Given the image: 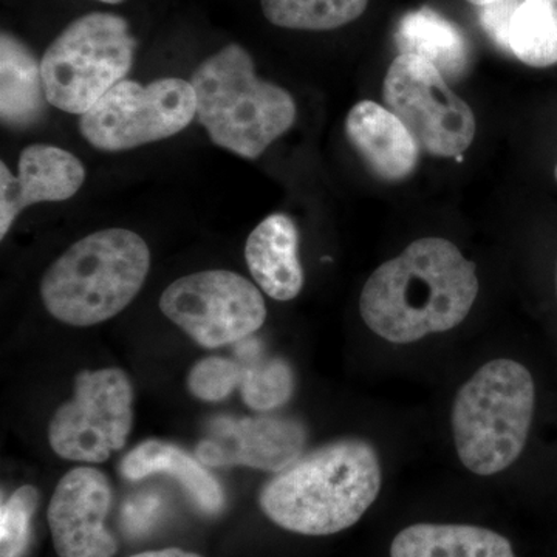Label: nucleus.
Segmentation results:
<instances>
[{
	"label": "nucleus",
	"instance_id": "obj_9",
	"mask_svg": "<svg viewBox=\"0 0 557 557\" xmlns=\"http://www.w3.org/2000/svg\"><path fill=\"white\" fill-rule=\"evenodd\" d=\"M384 101L418 145L435 157H458L472 145L475 116L445 76L416 54H399L384 78Z\"/></svg>",
	"mask_w": 557,
	"mask_h": 557
},
{
	"label": "nucleus",
	"instance_id": "obj_19",
	"mask_svg": "<svg viewBox=\"0 0 557 557\" xmlns=\"http://www.w3.org/2000/svg\"><path fill=\"white\" fill-rule=\"evenodd\" d=\"M395 40L401 51L399 54L423 58L448 78H460L471 60V49L463 32L432 9L406 14L399 22Z\"/></svg>",
	"mask_w": 557,
	"mask_h": 557
},
{
	"label": "nucleus",
	"instance_id": "obj_18",
	"mask_svg": "<svg viewBox=\"0 0 557 557\" xmlns=\"http://www.w3.org/2000/svg\"><path fill=\"white\" fill-rule=\"evenodd\" d=\"M391 557H516L507 537L456 523H416L399 531Z\"/></svg>",
	"mask_w": 557,
	"mask_h": 557
},
{
	"label": "nucleus",
	"instance_id": "obj_21",
	"mask_svg": "<svg viewBox=\"0 0 557 557\" xmlns=\"http://www.w3.org/2000/svg\"><path fill=\"white\" fill-rule=\"evenodd\" d=\"M509 51L534 69L557 64V0H522L509 28Z\"/></svg>",
	"mask_w": 557,
	"mask_h": 557
},
{
	"label": "nucleus",
	"instance_id": "obj_24",
	"mask_svg": "<svg viewBox=\"0 0 557 557\" xmlns=\"http://www.w3.org/2000/svg\"><path fill=\"white\" fill-rule=\"evenodd\" d=\"M240 372L237 359L219 357L201 359L189 372L190 394L201 401H223L240 387Z\"/></svg>",
	"mask_w": 557,
	"mask_h": 557
},
{
	"label": "nucleus",
	"instance_id": "obj_17",
	"mask_svg": "<svg viewBox=\"0 0 557 557\" xmlns=\"http://www.w3.org/2000/svg\"><path fill=\"white\" fill-rule=\"evenodd\" d=\"M42 70L20 38L0 36V116L14 131L30 129L47 112Z\"/></svg>",
	"mask_w": 557,
	"mask_h": 557
},
{
	"label": "nucleus",
	"instance_id": "obj_22",
	"mask_svg": "<svg viewBox=\"0 0 557 557\" xmlns=\"http://www.w3.org/2000/svg\"><path fill=\"white\" fill-rule=\"evenodd\" d=\"M271 24L289 30L329 32L357 21L369 0H260Z\"/></svg>",
	"mask_w": 557,
	"mask_h": 557
},
{
	"label": "nucleus",
	"instance_id": "obj_25",
	"mask_svg": "<svg viewBox=\"0 0 557 557\" xmlns=\"http://www.w3.org/2000/svg\"><path fill=\"white\" fill-rule=\"evenodd\" d=\"M163 502L157 494H137L123 507V525L127 533L138 536L159 522Z\"/></svg>",
	"mask_w": 557,
	"mask_h": 557
},
{
	"label": "nucleus",
	"instance_id": "obj_23",
	"mask_svg": "<svg viewBox=\"0 0 557 557\" xmlns=\"http://www.w3.org/2000/svg\"><path fill=\"white\" fill-rule=\"evenodd\" d=\"M39 505L35 486L17 487L0 509V557H22L30 547L32 520Z\"/></svg>",
	"mask_w": 557,
	"mask_h": 557
},
{
	"label": "nucleus",
	"instance_id": "obj_2",
	"mask_svg": "<svg viewBox=\"0 0 557 557\" xmlns=\"http://www.w3.org/2000/svg\"><path fill=\"white\" fill-rule=\"evenodd\" d=\"M383 471L372 443L341 438L300 456L260 491L263 515L306 536H329L354 527L381 491Z\"/></svg>",
	"mask_w": 557,
	"mask_h": 557
},
{
	"label": "nucleus",
	"instance_id": "obj_11",
	"mask_svg": "<svg viewBox=\"0 0 557 557\" xmlns=\"http://www.w3.org/2000/svg\"><path fill=\"white\" fill-rule=\"evenodd\" d=\"M306 443V426L295 418L218 417L197 445L196 457L211 468L242 465L277 474L302 456Z\"/></svg>",
	"mask_w": 557,
	"mask_h": 557
},
{
	"label": "nucleus",
	"instance_id": "obj_30",
	"mask_svg": "<svg viewBox=\"0 0 557 557\" xmlns=\"http://www.w3.org/2000/svg\"><path fill=\"white\" fill-rule=\"evenodd\" d=\"M555 178H556V182H557V164H556V170H555Z\"/></svg>",
	"mask_w": 557,
	"mask_h": 557
},
{
	"label": "nucleus",
	"instance_id": "obj_1",
	"mask_svg": "<svg viewBox=\"0 0 557 557\" xmlns=\"http://www.w3.org/2000/svg\"><path fill=\"white\" fill-rule=\"evenodd\" d=\"M478 295L474 263L453 242L423 237L373 271L362 288L359 311L380 338L412 344L456 329Z\"/></svg>",
	"mask_w": 557,
	"mask_h": 557
},
{
	"label": "nucleus",
	"instance_id": "obj_29",
	"mask_svg": "<svg viewBox=\"0 0 557 557\" xmlns=\"http://www.w3.org/2000/svg\"><path fill=\"white\" fill-rule=\"evenodd\" d=\"M100 2L110 3V5H119V3L124 2V0H100Z\"/></svg>",
	"mask_w": 557,
	"mask_h": 557
},
{
	"label": "nucleus",
	"instance_id": "obj_20",
	"mask_svg": "<svg viewBox=\"0 0 557 557\" xmlns=\"http://www.w3.org/2000/svg\"><path fill=\"white\" fill-rule=\"evenodd\" d=\"M234 346L242 369L239 388L245 405L259 412L287 405L295 391L292 366L285 359L267 357L262 344L252 335Z\"/></svg>",
	"mask_w": 557,
	"mask_h": 557
},
{
	"label": "nucleus",
	"instance_id": "obj_7",
	"mask_svg": "<svg viewBox=\"0 0 557 557\" xmlns=\"http://www.w3.org/2000/svg\"><path fill=\"white\" fill-rule=\"evenodd\" d=\"M196 115L188 81L161 78L141 86L124 79L81 115L79 132L95 149L120 152L174 137Z\"/></svg>",
	"mask_w": 557,
	"mask_h": 557
},
{
	"label": "nucleus",
	"instance_id": "obj_6",
	"mask_svg": "<svg viewBox=\"0 0 557 557\" xmlns=\"http://www.w3.org/2000/svg\"><path fill=\"white\" fill-rule=\"evenodd\" d=\"M137 40L129 24L113 13L78 17L50 44L40 61L49 104L84 115L134 64Z\"/></svg>",
	"mask_w": 557,
	"mask_h": 557
},
{
	"label": "nucleus",
	"instance_id": "obj_8",
	"mask_svg": "<svg viewBox=\"0 0 557 557\" xmlns=\"http://www.w3.org/2000/svg\"><path fill=\"white\" fill-rule=\"evenodd\" d=\"M160 310L207 348L239 343L255 335L267 319L258 287L226 270L200 271L172 282L161 295Z\"/></svg>",
	"mask_w": 557,
	"mask_h": 557
},
{
	"label": "nucleus",
	"instance_id": "obj_4",
	"mask_svg": "<svg viewBox=\"0 0 557 557\" xmlns=\"http://www.w3.org/2000/svg\"><path fill=\"white\" fill-rule=\"evenodd\" d=\"M197 119L219 148L256 160L295 124L296 102L276 84L256 75L251 54L223 47L190 76Z\"/></svg>",
	"mask_w": 557,
	"mask_h": 557
},
{
	"label": "nucleus",
	"instance_id": "obj_13",
	"mask_svg": "<svg viewBox=\"0 0 557 557\" xmlns=\"http://www.w3.org/2000/svg\"><path fill=\"white\" fill-rule=\"evenodd\" d=\"M20 175L14 177L0 163V239H5L14 220L25 208L75 196L86 180L78 157L50 145L28 146L21 152Z\"/></svg>",
	"mask_w": 557,
	"mask_h": 557
},
{
	"label": "nucleus",
	"instance_id": "obj_14",
	"mask_svg": "<svg viewBox=\"0 0 557 557\" xmlns=\"http://www.w3.org/2000/svg\"><path fill=\"white\" fill-rule=\"evenodd\" d=\"M348 141L369 170L386 182H401L416 170L420 145L391 110L373 101L358 102L346 120Z\"/></svg>",
	"mask_w": 557,
	"mask_h": 557
},
{
	"label": "nucleus",
	"instance_id": "obj_12",
	"mask_svg": "<svg viewBox=\"0 0 557 557\" xmlns=\"http://www.w3.org/2000/svg\"><path fill=\"white\" fill-rule=\"evenodd\" d=\"M112 486L95 468H76L58 483L47 520L60 557H112L119 549L106 528Z\"/></svg>",
	"mask_w": 557,
	"mask_h": 557
},
{
	"label": "nucleus",
	"instance_id": "obj_10",
	"mask_svg": "<svg viewBox=\"0 0 557 557\" xmlns=\"http://www.w3.org/2000/svg\"><path fill=\"white\" fill-rule=\"evenodd\" d=\"M132 403L134 388L123 370H84L76 376L73 398L51 418V449L65 460L102 463L126 445Z\"/></svg>",
	"mask_w": 557,
	"mask_h": 557
},
{
	"label": "nucleus",
	"instance_id": "obj_27",
	"mask_svg": "<svg viewBox=\"0 0 557 557\" xmlns=\"http://www.w3.org/2000/svg\"><path fill=\"white\" fill-rule=\"evenodd\" d=\"M131 557H201V556L197 555V553L185 552V549L164 548V549H153V552L138 553V555H134Z\"/></svg>",
	"mask_w": 557,
	"mask_h": 557
},
{
	"label": "nucleus",
	"instance_id": "obj_28",
	"mask_svg": "<svg viewBox=\"0 0 557 557\" xmlns=\"http://www.w3.org/2000/svg\"><path fill=\"white\" fill-rule=\"evenodd\" d=\"M467 2L472 3V5L480 7H486L491 5V3L497 2V0H467Z\"/></svg>",
	"mask_w": 557,
	"mask_h": 557
},
{
	"label": "nucleus",
	"instance_id": "obj_5",
	"mask_svg": "<svg viewBox=\"0 0 557 557\" xmlns=\"http://www.w3.org/2000/svg\"><path fill=\"white\" fill-rule=\"evenodd\" d=\"M536 405L530 370L515 359L482 366L454 399L450 426L461 465L478 475H494L525 449Z\"/></svg>",
	"mask_w": 557,
	"mask_h": 557
},
{
	"label": "nucleus",
	"instance_id": "obj_3",
	"mask_svg": "<svg viewBox=\"0 0 557 557\" xmlns=\"http://www.w3.org/2000/svg\"><path fill=\"white\" fill-rule=\"evenodd\" d=\"M149 269V247L137 233L98 231L51 263L40 282V298L58 321L90 327L126 309L143 288Z\"/></svg>",
	"mask_w": 557,
	"mask_h": 557
},
{
	"label": "nucleus",
	"instance_id": "obj_15",
	"mask_svg": "<svg viewBox=\"0 0 557 557\" xmlns=\"http://www.w3.org/2000/svg\"><path fill=\"white\" fill-rule=\"evenodd\" d=\"M299 234L295 222L285 214H271L249 234L245 260L256 284L270 298L292 300L304 287Z\"/></svg>",
	"mask_w": 557,
	"mask_h": 557
},
{
	"label": "nucleus",
	"instance_id": "obj_26",
	"mask_svg": "<svg viewBox=\"0 0 557 557\" xmlns=\"http://www.w3.org/2000/svg\"><path fill=\"white\" fill-rule=\"evenodd\" d=\"M520 2L522 0H497L480 10V24L483 30L505 51H509V28Z\"/></svg>",
	"mask_w": 557,
	"mask_h": 557
},
{
	"label": "nucleus",
	"instance_id": "obj_16",
	"mask_svg": "<svg viewBox=\"0 0 557 557\" xmlns=\"http://www.w3.org/2000/svg\"><path fill=\"white\" fill-rule=\"evenodd\" d=\"M207 465L185 449L160 440L139 443L121 460L120 472L127 480H141L153 474L177 480L190 500L207 512L218 515L225 507V494Z\"/></svg>",
	"mask_w": 557,
	"mask_h": 557
}]
</instances>
